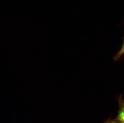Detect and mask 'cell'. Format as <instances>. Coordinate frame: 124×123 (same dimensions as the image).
Returning a JSON list of instances; mask_svg holds the SVG:
<instances>
[{
    "instance_id": "6da1fadb",
    "label": "cell",
    "mask_w": 124,
    "mask_h": 123,
    "mask_svg": "<svg viewBox=\"0 0 124 123\" xmlns=\"http://www.w3.org/2000/svg\"><path fill=\"white\" fill-rule=\"evenodd\" d=\"M118 103L119 108L115 119L118 121L124 122V99L122 96H120L118 98Z\"/></svg>"
},
{
    "instance_id": "7a4b0ae2",
    "label": "cell",
    "mask_w": 124,
    "mask_h": 123,
    "mask_svg": "<svg viewBox=\"0 0 124 123\" xmlns=\"http://www.w3.org/2000/svg\"><path fill=\"white\" fill-rule=\"evenodd\" d=\"M124 55V38L123 39V42L122 45V47L120 50L117 52L116 54L115 55L114 59L115 61H118L122 57V56Z\"/></svg>"
},
{
    "instance_id": "3957f363",
    "label": "cell",
    "mask_w": 124,
    "mask_h": 123,
    "mask_svg": "<svg viewBox=\"0 0 124 123\" xmlns=\"http://www.w3.org/2000/svg\"><path fill=\"white\" fill-rule=\"evenodd\" d=\"M106 123H124V122L118 121L115 119H112L109 118L106 121Z\"/></svg>"
}]
</instances>
